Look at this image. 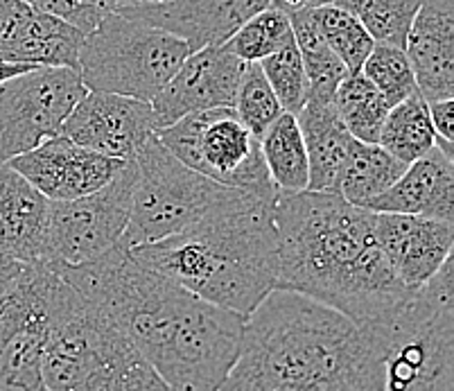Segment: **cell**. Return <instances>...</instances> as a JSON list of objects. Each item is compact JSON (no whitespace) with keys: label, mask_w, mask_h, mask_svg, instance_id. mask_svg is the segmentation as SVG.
Instances as JSON below:
<instances>
[{"label":"cell","mask_w":454,"mask_h":391,"mask_svg":"<svg viewBox=\"0 0 454 391\" xmlns=\"http://www.w3.org/2000/svg\"><path fill=\"white\" fill-rule=\"evenodd\" d=\"M150 362L170 391H220L245 319L134 261L122 242L95 261L52 267Z\"/></svg>","instance_id":"cell-1"},{"label":"cell","mask_w":454,"mask_h":391,"mask_svg":"<svg viewBox=\"0 0 454 391\" xmlns=\"http://www.w3.org/2000/svg\"><path fill=\"white\" fill-rule=\"evenodd\" d=\"M278 238L276 290H290L373 324L411 290L398 281L375 240V213L337 192H278L271 206Z\"/></svg>","instance_id":"cell-2"},{"label":"cell","mask_w":454,"mask_h":391,"mask_svg":"<svg viewBox=\"0 0 454 391\" xmlns=\"http://www.w3.org/2000/svg\"><path fill=\"white\" fill-rule=\"evenodd\" d=\"M220 391H380L373 331L315 299L274 290L245 319Z\"/></svg>","instance_id":"cell-3"},{"label":"cell","mask_w":454,"mask_h":391,"mask_svg":"<svg viewBox=\"0 0 454 391\" xmlns=\"http://www.w3.org/2000/svg\"><path fill=\"white\" fill-rule=\"evenodd\" d=\"M271 206L217 211L175 236L131 246L129 254L201 301L247 319L276 290L278 278Z\"/></svg>","instance_id":"cell-4"},{"label":"cell","mask_w":454,"mask_h":391,"mask_svg":"<svg viewBox=\"0 0 454 391\" xmlns=\"http://www.w3.org/2000/svg\"><path fill=\"white\" fill-rule=\"evenodd\" d=\"M41 378L45 391H170L136 347L55 271Z\"/></svg>","instance_id":"cell-5"},{"label":"cell","mask_w":454,"mask_h":391,"mask_svg":"<svg viewBox=\"0 0 454 391\" xmlns=\"http://www.w3.org/2000/svg\"><path fill=\"white\" fill-rule=\"evenodd\" d=\"M452 256L371 326L380 391H454Z\"/></svg>","instance_id":"cell-6"},{"label":"cell","mask_w":454,"mask_h":391,"mask_svg":"<svg viewBox=\"0 0 454 391\" xmlns=\"http://www.w3.org/2000/svg\"><path fill=\"white\" fill-rule=\"evenodd\" d=\"M134 160L136 181L129 224L121 240L127 249L185 231L217 211L267 204L249 192L222 186L217 181L190 170L160 145L156 134Z\"/></svg>","instance_id":"cell-7"},{"label":"cell","mask_w":454,"mask_h":391,"mask_svg":"<svg viewBox=\"0 0 454 391\" xmlns=\"http://www.w3.org/2000/svg\"><path fill=\"white\" fill-rule=\"evenodd\" d=\"M188 55L179 36L111 12L84 36L77 73L89 90L152 102Z\"/></svg>","instance_id":"cell-8"},{"label":"cell","mask_w":454,"mask_h":391,"mask_svg":"<svg viewBox=\"0 0 454 391\" xmlns=\"http://www.w3.org/2000/svg\"><path fill=\"white\" fill-rule=\"evenodd\" d=\"M156 138L190 170L274 204L278 191L270 179L260 141L231 106L190 113L156 131Z\"/></svg>","instance_id":"cell-9"},{"label":"cell","mask_w":454,"mask_h":391,"mask_svg":"<svg viewBox=\"0 0 454 391\" xmlns=\"http://www.w3.org/2000/svg\"><path fill=\"white\" fill-rule=\"evenodd\" d=\"M134 181L136 160H127L100 191L77 199H51L45 265L77 267L114 249L129 224Z\"/></svg>","instance_id":"cell-10"},{"label":"cell","mask_w":454,"mask_h":391,"mask_svg":"<svg viewBox=\"0 0 454 391\" xmlns=\"http://www.w3.org/2000/svg\"><path fill=\"white\" fill-rule=\"evenodd\" d=\"M73 68L35 66L0 84V160L35 150L61 134L66 118L86 96Z\"/></svg>","instance_id":"cell-11"},{"label":"cell","mask_w":454,"mask_h":391,"mask_svg":"<svg viewBox=\"0 0 454 391\" xmlns=\"http://www.w3.org/2000/svg\"><path fill=\"white\" fill-rule=\"evenodd\" d=\"M52 278L51 265L32 262L0 299V391H45L41 357Z\"/></svg>","instance_id":"cell-12"},{"label":"cell","mask_w":454,"mask_h":391,"mask_svg":"<svg viewBox=\"0 0 454 391\" xmlns=\"http://www.w3.org/2000/svg\"><path fill=\"white\" fill-rule=\"evenodd\" d=\"M247 61L235 57L226 45H208L190 52L170 82L150 102L156 131L175 125L197 111L233 109Z\"/></svg>","instance_id":"cell-13"},{"label":"cell","mask_w":454,"mask_h":391,"mask_svg":"<svg viewBox=\"0 0 454 391\" xmlns=\"http://www.w3.org/2000/svg\"><path fill=\"white\" fill-rule=\"evenodd\" d=\"M154 134L150 102L105 90H86L66 118L59 136L109 159L134 160Z\"/></svg>","instance_id":"cell-14"},{"label":"cell","mask_w":454,"mask_h":391,"mask_svg":"<svg viewBox=\"0 0 454 391\" xmlns=\"http://www.w3.org/2000/svg\"><path fill=\"white\" fill-rule=\"evenodd\" d=\"M19 175L52 201L77 199L109 184L127 160H115L55 136L35 150L7 160Z\"/></svg>","instance_id":"cell-15"},{"label":"cell","mask_w":454,"mask_h":391,"mask_svg":"<svg viewBox=\"0 0 454 391\" xmlns=\"http://www.w3.org/2000/svg\"><path fill=\"white\" fill-rule=\"evenodd\" d=\"M270 5L271 0H163L118 5L115 12L179 36L195 52L224 45L242 23Z\"/></svg>","instance_id":"cell-16"},{"label":"cell","mask_w":454,"mask_h":391,"mask_svg":"<svg viewBox=\"0 0 454 391\" xmlns=\"http://www.w3.org/2000/svg\"><path fill=\"white\" fill-rule=\"evenodd\" d=\"M375 240L407 290L427 283L452 256V222L434 217L375 213Z\"/></svg>","instance_id":"cell-17"},{"label":"cell","mask_w":454,"mask_h":391,"mask_svg":"<svg viewBox=\"0 0 454 391\" xmlns=\"http://www.w3.org/2000/svg\"><path fill=\"white\" fill-rule=\"evenodd\" d=\"M404 52L425 102L454 96V0L420 3Z\"/></svg>","instance_id":"cell-18"},{"label":"cell","mask_w":454,"mask_h":391,"mask_svg":"<svg viewBox=\"0 0 454 391\" xmlns=\"http://www.w3.org/2000/svg\"><path fill=\"white\" fill-rule=\"evenodd\" d=\"M373 213L454 220V163L452 154L434 145L407 166L394 186L364 206Z\"/></svg>","instance_id":"cell-19"},{"label":"cell","mask_w":454,"mask_h":391,"mask_svg":"<svg viewBox=\"0 0 454 391\" xmlns=\"http://www.w3.org/2000/svg\"><path fill=\"white\" fill-rule=\"evenodd\" d=\"M51 199L0 160V251L32 265L43 262Z\"/></svg>","instance_id":"cell-20"},{"label":"cell","mask_w":454,"mask_h":391,"mask_svg":"<svg viewBox=\"0 0 454 391\" xmlns=\"http://www.w3.org/2000/svg\"><path fill=\"white\" fill-rule=\"evenodd\" d=\"M84 36L80 30L51 14L32 10L30 5L16 19L5 45L3 61L20 66H55L77 71Z\"/></svg>","instance_id":"cell-21"},{"label":"cell","mask_w":454,"mask_h":391,"mask_svg":"<svg viewBox=\"0 0 454 391\" xmlns=\"http://www.w3.org/2000/svg\"><path fill=\"white\" fill-rule=\"evenodd\" d=\"M296 122L303 134L309 163L308 191L333 192L334 181L344 166L355 138L346 131L333 102L308 100L296 113Z\"/></svg>","instance_id":"cell-22"},{"label":"cell","mask_w":454,"mask_h":391,"mask_svg":"<svg viewBox=\"0 0 454 391\" xmlns=\"http://www.w3.org/2000/svg\"><path fill=\"white\" fill-rule=\"evenodd\" d=\"M407 170L403 160L382 150L378 143L355 141L341 166L333 192L364 208L371 199L391 188Z\"/></svg>","instance_id":"cell-23"},{"label":"cell","mask_w":454,"mask_h":391,"mask_svg":"<svg viewBox=\"0 0 454 391\" xmlns=\"http://www.w3.org/2000/svg\"><path fill=\"white\" fill-rule=\"evenodd\" d=\"M260 152L265 159L267 172L278 192L308 191L309 163L305 152L303 134L294 113L285 111L283 116L260 138Z\"/></svg>","instance_id":"cell-24"},{"label":"cell","mask_w":454,"mask_h":391,"mask_svg":"<svg viewBox=\"0 0 454 391\" xmlns=\"http://www.w3.org/2000/svg\"><path fill=\"white\" fill-rule=\"evenodd\" d=\"M290 23L294 43L301 52V59H303L305 75H308V100L333 102L334 90L348 75L346 66L330 51L321 32L317 30L315 20L309 16V7L290 12Z\"/></svg>","instance_id":"cell-25"},{"label":"cell","mask_w":454,"mask_h":391,"mask_svg":"<svg viewBox=\"0 0 454 391\" xmlns=\"http://www.w3.org/2000/svg\"><path fill=\"white\" fill-rule=\"evenodd\" d=\"M378 145L389 152L404 166L427 154L436 145V134L429 121L427 102L419 90L400 105L391 106L387 121L380 131Z\"/></svg>","instance_id":"cell-26"},{"label":"cell","mask_w":454,"mask_h":391,"mask_svg":"<svg viewBox=\"0 0 454 391\" xmlns=\"http://www.w3.org/2000/svg\"><path fill=\"white\" fill-rule=\"evenodd\" d=\"M333 106L355 141H380V131L389 113V105L362 73L344 77V82L334 90Z\"/></svg>","instance_id":"cell-27"},{"label":"cell","mask_w":454,"mask_h":391,"mask_svg":"<svg viewBox=\"0 0 454 391\" xmlns=\"http://www.w3.org/2000/svg\"><path fill=\"white\" fill-rule=\"evenodd\" d=\"M309 16L315 20L317 30L321 32L330 51L346 66L348 75L360 73L366 57L371 55L375 45V41L371 39L360 20L355 19L348 10L333 5V3L309 7Z\"/></svg>","instance_id":"cell-28"},{"label":"cell","mask_w":454,"mask_h":391,"mask_svg":"<svg viewBox=\"0 0 454 391\" xmlns=\"http://www.w3.org/2000/svg\"><path fill=\"white\" fill-rule=\"evenodd\" d=\"M360 20L375 43L403 48L423 0H330Z\"/></svg>","instance_id":"cell-29"},{"label":"cell","mask_w":454,"mask_h":391,"mask_svg":"<svg viewBox=\"0 0 454 391\" xmlns=\"http://www.w3.org/2000/svg\"><path fill=\"white\" fill-rule=\"evenodd\" d=\"M292 39L294 35H292L290 14L280 7L270 5L242 23L224 45L242 61H260Z\"/></svg>","instance_id":"cell-30"},{"label":"cell","mask_w":454,"mask_h":391,"mask_svg":"<svg viewBox=\"0 0 454 391\" xmlns=\"http://www.w3.org/2000/svg\"><path fill=\"white\" fill-rule=\"evenodd\" d=\"M233 111L235 116L240 118L242 125H245L258 141L285 113L278 98H276V93L271 90L270 82L262 75V68H260L258 61H247L240 86H238V93H235Z\"/></svg>","instance_id":"cell-31"},{"label":"cell","mask_w":454,"mask_h":391,"mask_svg":"<svg viewBox=\"0 0 454 391\" xmlns=\"http://www.w3.org/2000/svg\"><path fill=\"white\" fill-rule=\"evenodd\" d=\"M360 73L382 93L389 109L419 90L410 57L395 45L375 43Z\"/></svg>","instance_id":"cell-32"},{"label":"cell","mask_w":454,"mask_h":391,"mask_svg":"<svg viewBox=\"0 0 454 391\" xmlns=\"http://www.w3.org/2000/svg\"><path fill=\"white\" fill-rule=\"evenodd\" d=\"M258 64L262 68V75L270 82L271 90L278 98L283 111L296 116L305 106V102H308L309 84L294 39L287 41L283 48H278L271 55H267L265 59H260Z\"/></svg>","instance_id":"cell-33"},{"label":"cell","mask_w":454,"mask_h":391,"mask_svg":"<svg viewBox=\"0 0 454 391\" xmlns=\"http://www.w3.org/2000/svg\"><path fill=\"white\" fill-rule=\"evenodd\" d=\"M23 3L32 10L61 19L82 35L93 32L102 19H106L118 7V0H23Z\"/></svg>","instance_id":"cell-34"},{"label":"cell","mask_w":454,"mask_h":391,"mask_svg":"<svg viewBox=\"0 0 454 391\" xmlns=\"http://www.w3.org/2000/svg\"><path fill=\"white\" fill-rule=\"evenodd\" d=\"M429 121L434 127L436 145L452 154V141H454V102L450 100H434L427 102Z\"/></svg>","instance_id":"cell-35"},{"label":"cell","mask_w":454,"mask_h":391,"mask_svg":"<svg viewBox=\"0 0 454 391\" xmlns=\"http://www.w3.org/2000/svg\"><path fill=\"white\" fill-rule=\"evenodd\" d=\"M23 7H26L23 0H0V64H5L3 61V45H5L7 36H10Z\"/></svg>","instance_id":"cell-36"},{"label":"cell","mask_w":454,"mask_h":391,"mask_svg":"<svg viewBox=\"0 0 454 391\" xmlns=\"http://www.w3.org/2000/svg\"><path fill=\"white\" fill-rule=\"evenodd\" d=\"M23 267H26V262L16 261V258L7 256V254L0 251V299L19 281V276L23 274Z\"/></svg>","instance_id":"cell-37"},{"label":"cell","mask_w":454,"mask_h":391,"mask_svg":"<svg viewBox=\"0 0 454 391\" xmlns=\"http://www.w3.org/2000/svg\"><path fill=\"white\" fill-rule=\"evenodd\" d=\"M271 5L280 7V10H285L290 14V12L303 10V7H312L315 5V0H271Z\"/></svg>","instance_id":"cell-38"},{"label":"cell","mask_w":454,"mask_h":391,"mask_svg":"<svg viewBox=\"0 0 454 391\" xmlns=\"http://www.w3.org/2000/svg\"><path fill=\"white\" fill-rule=\"evenodd\" d=\"M27 68H35V66H20V64H0V84L10 77L19 75V73L27 71Z\"/></svg>","instance_id":"cell-39"},{"label":"cell","mask_w":454,"mask_h":391,"mask_svg":"<svg viewBox=\"0 0 454 391\" xmlns=\"http://www.w3.org/2000/svg\"><path fill=\"white\" fill-rule=\"evenodd\" d=\"M131 3H163V0H118V5H131Z\"/></svg>","instance_id":"cell-40"},{"label":"cell","mask_w":454,"mask_h":391,"mask_svg":"<svg viewBox=\"0 0 454 391\" xmlns=\"http://www.w3.org/2000/svg\"><path fill=\"white\" fill-rule=\"evenodd\" d=\"M325 3H330V0H315V5H325ZM312 5V7H315Z\"/></svg>","instance_id":"cell-41"}]
</instances>
